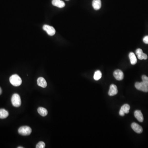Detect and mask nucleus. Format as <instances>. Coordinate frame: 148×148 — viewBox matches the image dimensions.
<instances>
[{
  "mask_svg": "<svg viewBox=\"0 0 148 148\" xmlns=\"http://www.w3.org/2000/svg\"><path fill=\"white\" fill-rule=\"evenodd\" d=\"M10 81L14 86H18L22 83V80L20 76L16 74L12 75L10 78Z\"/></svg>",
  "mask_w": 148,
  "mask_h": 148,
  "instance_id": "obj_1",
  "label": "nucleus"
},
{
  "mask_svg": "<svg viewBox=\"0 0 148 148\" xmlns=\"http://www.w3.org/2000/svg\"><path fill=\"white\" fill-rule=\"evenodd\" d=\"M11 102L14 107H20L21 105V100L20 95L18 94H14L12 97Z\"/></svg>",
  "mask_w": 148,
  "mask_h": 148,
  "instance_id": "obj_2",
  "label": "nucleus"
},
{
  "mask_svg": "<svg viewBox=\"0 0 148 148\" xmlns=\"http://www.w3.org/2000/svg\"><path fill=\"white\" fill-rule=\"evenodd\" d=\"M32 130L30 127L23 126L21 127L18 130V133L20 135L23 136H28L31 134Z\"/></svg>",
  "mask_w": 148,
  "mask_h": 148,
  "instance_id": "obj_3",
  "label": "nucleus"
},
{
  "mask_svg": "<svg viewBox=\"0 0 148 148\" xmlns=\"http://www.w3.org/2000/svg\"><path fill=\"white\" fill-rule=\"evenodd\" d=\"M135 86L136 88L138 90H141L144 92H148V86L144 83L143 81L136 82Z\"/></svg>",
  "mask_w": 148,
  "mask_h": 148,
  "instance_id": "obj_4",
  "label": "nucleus"
},
{
  "mask_svg": "<svg viewBox=\"0 0 148 148\" xmlns=\"http://www.w3.org/2000/svg\"><path fill=\"white\" fill-rule=\"evenodd\" d=\"M43 30L46 31L47 34L50 36H53L55 34V30L53 27L48 25H44L43 26Z\"/></svg>",
  "mask_w": 148,
  "mask_h": 148,
  "instance_id": "obj_5",
  "label": "nucleus"
},
{
  "mask_svg": "<svg viewBox=\"0 0 148 148\" xmlns=\"http://www.w3.org/2000/svg\"><path fill=\"white\" fill-rule=\"evenodd\" d=\"M130 106L128 104H125L121 107L120 110L119 111V115L121 116H123L125 114H128L129 112Z\"/></svg>",
  "mask_w": 148,
  "mask_h": 148,
  "instance_id": "obj_6",
  "label": "nucleus"
},
{
  "mask_svg": "<svg viewBox=\"0 0 148 148\" xmlns=\"http://www.w3.org/2000/svg\"><path fill=\"white\" fill-rule=\"evenodd\" d=\"M136 54L137 55L138 59L140 60H146L148 58L147 55L143 53V51L141 49H137L136 50Z\"/></svg>",
  "mask_w": 148,
  "mask_h": 148,
  "instance_id": "obj_7",
  "label": "nucleus"
},
{
  "mask_svg": "<svg viewBox=\"0 0 148 148\" xmlns=\"http://www.w3.org/2000/svg\"><path fill=\"white\" fill-rule=\"evenodd\" d=\"M114 76L116 80L121 81L123 79L124 74L121 70H116L114 72Z\"/></svg>",
  "mask_w": 148,
  "mask_h": 148,
  "instance_id": "obj_8",
  "label": "nucleus"
},
{
  "mask_svg": "<svg viewBox=\"0 0 148 148\" xmlns=\"http://www.w3.org/2000/svg\"><path fill=\"white\" fill-rule=\"evenodd\" d=\"M132 128L137 133L140 134L143 132L142 127L136 123H133L131 124Z\"/></svg>",
  "mask_w": 148,
  "mask_h": 148,
  "instance_id": "obj_9",
  "label": "nucleus"
},
{
  "mask_svg": "<svg viewBox=\"0 0 148 148\" xmlns=\"http://www.w3.org/2000/svg\"><path fill=\"white\" fill-rule=\"evenodd\" d=\"M118 92V89H117V86L114 84H111L110 86V88L109 90L108 94L109 96H112L117 94Z\"/></svg>",
  "mask_w": 148,
  "mask_h": 148,
  "instance_id": "obj_10",
  "label": "nucleus"
},
{
  "mask_svg": "<svg viewBox=\"0 0 148 148\" xmlns=\"http://www.w3.org/2000/svg\"><path fill=\"white\" fill-rule=\"evenodd\" d=\"M134 116L139 122H142L144 121V117L140 110H137L134 112Z\"/></svg>",
  "mask_w": 148,
  "mask_h": 148,
  "instance_id": "obj_11",
  "label": "nucleus"
},
{
  "mask_svg": "<svg viewBox=\"0 0 148 148\" xmlns=\"http://www.w3.org/2000/svg\"><path fill=\"white\" fill-rule=\"evenodd\" d=\"M37 84L39 86L41 87L46 88L47 86V83L44 78L42 77H40L37 79Z\"/></svg>",
  "mask_w": 148,
  "mask_h": 148,
  "instance_id": "obj_12",
  "label": "nucleus"
},
{
  "mask_svg": "<svg viewBox=\"0 0 148 148\" xmlns=\"http://www.w3.org/2000/svg\"><path fill=\"white\" fill-rule=\"evenodd\" d=\"M52 4L59 8H63L65 6V3L61 0H52Z\"/></svg>",
  "mask_w": 148,
  "mask_h": 148,
  "instance_id": "obj_13",
  "label": "nucleus"
},
{
  "mask_svg": "<svg viewBox=\"0 0 148 148\" xmlns=\"http://www.w3.org/2000/svg\"><path fill=\"white\" fill-rule=\"evenodd\" d=\"M92 7L96 10H98L101 7V0H93L92 2Z\"/></svg>",
  "mask_w": 148,
  "mask_h": 148,
  "instance_id": "obj_14",
  "label": "nucleus"
},
{
  "mask_svg": "<svg viewBox=\"0 0 148 148\" xmlns=\"http://www.w3.org/2000/svg\"><path fill=\"white\" fill-rule=\"evenodd\" d=\"M129 57L132 65H135L137 62V59L135 53L133 52L130 53Z\"/></svg>",
  "mask_w": 148,
  "mask_h": 148,
  "instance_id": "obj_15",
  "label": "nucleus"
},
{
  "mask_svg": "<svg viewBox=\"0 0 148 148\" xmlns=\"http://www.w3.org/2000/svg\"><path fill=\"white\" fill-rule=\"evenodd\" d=\"M38 112L39 114L42 116H46L48 114V112L47 109L42 107H39L38 109Z\"/></svg>",
  "mask_w": 148,
  "mask_h": 148,
  "instance_id": "obj_16",
  "label": "nucleus"
},
{
  "mask_svg": "<svg viewBox=\"0 0 148 148\" xmlns=\"http://www.w3.org/2000/svg\"><path fill=\"white\" fill-rule=\"evenodd\" d=\"M9 115V113L5 109H0V118L4 119L6 118Z\"/></svg>",
  "mask_w": 148,
  "mask_h": 148,
  "instance_id": "obj_17",
  "label": "nucleus"
},
{
  "mask_svg": "<svg viewBox=\"0 0 148 148\" xmlns=\"http://www.w3.org/2000/svg\"><path fill=\"white\" fill-rule=\"evenodd\" d=\"M102 74L100 70H97L95 72L94 75V79L95 80H99V79L102 77Z\"/></svg>",
  "mask_w": 148,
  "mask_h": 148,
  "instance_id": "obj_18",
  "label": "nucleus"
},
{
  "mask_svg": "<svg viewBox=\"0 0 148 148\" xmlns=\"http://www.w3.org/2000/svg\"><path fill=\"white\" fill-rule=\"evenodd\" d=\"M45 147V143L43 142H40L37 144L36 146V148H44Z\"/></svg>",
  "mask_w": 148,
  "mask_h": 148,
  "instance_id": "obj_19",
  "label": "nucleus"
},
{
  "mask_svg": "<svg viewBox=\"0 0 148 148\" xmlns=\"http://www.w3.org/2000/svg\"><path fill=\"white\" fill-rule=\"evenodd\" d=\"M142 81L146 84L147 86H148V77L145 75H143L142 76Z\"/></svg>",
  "mask_w": 148,
  "mask_h": 148,
  "instance_id": "obj_20",
  "label": "nucleus"
},
{
  "mask_svg": "<svg viewBox=\"0 0 148 148\" xmlns=\"http://www.w3.org/2000/svg\"><path fill=\"white\" fill-rule=\"evenodd\" d=\"M143 41L145 44H148V35L144 37V38H143Z\"/></svg>",
  "mask_w": 148,
  "mask_h": 148,
  "instance_id": "obj_21",
  "label": "nucleus"
},
{
  "mask_svg": "<svg viewBox=\"0 0 148 148\" xmlns=\"http://www.w3.org/2000/svg\"><path fill=\"white\" fill-rule=\"evenodd\" d=\"M2 92V89H1V88L0 87V95H1Z\"/></svg>",
  "mask_w": 148,
  "mask_h": 148,
  "instance_id": "obj_22",
  "label": "nucleus"
},
{
  "mask_svg": "<svg viewBox=\"0 0 148 148\" xmlns=\"http://www.w3.org/2000/svg\"><path fill=\"white\" fill-rule=\"evenodd\" d=\"M17 148H24V147H22H22H21V146H19V147H18Z\"/></svg>",
  "mask_w": 148,
  "mask_h": 148,
  "instance_id": "obj_23",
  "label": "nucleus"
},
{
  "mask_svg": "<svg viewBox=\"0 0 148 148\" xmlns=\"http://www.w3.org/2000/svg\"><path fill=\"white\" fill-rule=\"evenodd\" d=\"M66 1H69V0H66Z\"/></svg>",
  "mask_w": 148,
  "mask_h": 148,
  "instance_id": "obj_24",
  "label": "nucleus"
}]
</instances>
